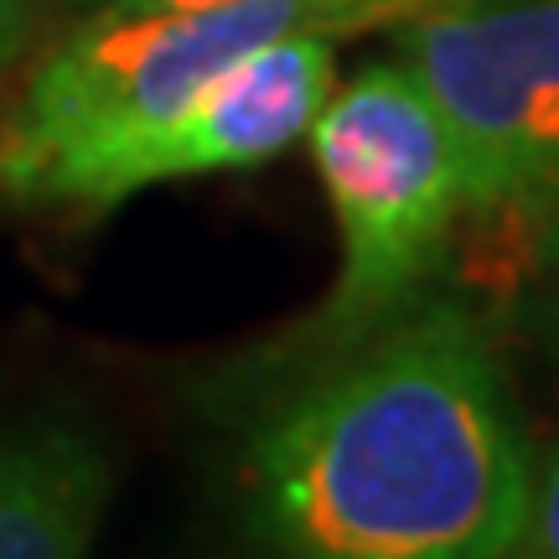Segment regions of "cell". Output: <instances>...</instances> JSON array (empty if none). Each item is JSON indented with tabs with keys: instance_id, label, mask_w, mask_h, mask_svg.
<instances>
[{
	"instance_id": "6da1fadb",
	"label": "cell",
	"mask_w": 559,
	"mask_h": 559,
	"mask_svg": "<svg viewBox=\"0 0 559 559\" xmlns=\"http://www.w3.org/2000/svg\"><path fill=\"white\" fill-rule=\"evenodd\" d=\"M243 440L264 559H502L528 508L519 404L481 321L440 296L270 373Z\"/></svg>"
},
{
	"instance_id": "7a4b0ae2",
	"label": "cell",
	"mask_w": 559,
	"mask_h": 559,
	"mask_svg": "<svg viewBox=\"0 0 559 559\" xmlns=\"http://www.w3.org/2000/svg\"><path fill=\"white\" fill-rule=\"evenodd\" d=\"M419 0H218L99 11L37 62L0 120V192L26 202L47 171L171 120L234 62L280 37L394 26Z\"/></svg>"
},
{
	"instance_id": "3957f363",
	"label": "cell",
	"mask_w": 559,
	"mask_h": 559,
	"mask_svg": "<svg viewBox=\"0 0 559 559\" xmlns=\"http://www.w3.org/2000/svg\"><path fill=\"white\" fill-rule=\"evenodd\" d=\"M306 140L337 213L342 270L290 353L264 362L270 373L321 358L430 296L461 218L456 145L404 62H373L347 88H332Z\"/></svg>"
},
{
	"instance_id": "277c9868",
	"label": "cell",
	"mask_w": 559,
	"mask_h": 559,
	"mask_svg": "<svg viewBox=\"0 0 559 559\" xmlns=\"http://www.w3.org/2000/svg\"><path fill=\"white\" fill-rule=\"evenodd\" d=\"M400 62L456 145L461 218L559 207V0H419Z\"/></svg>"
},
{
	"instance_id": "5b68a950",
	"label": "cell",
	"mask_w": 559,
	"mask_h": 559,
	"mask_svg": "<svg viewBox=\"0 0 559 559\" xmlns=\"http://www.w3.org/2000/svg\"><path fill=\"white\" fill-rule=\"evenodd\" d=\"M332 88H337V37H321V32L280 37L234 62L171 120L47 171L32 187L26 207L32 202L115 207L156 181L260 166L306 140L311 120L332 99Z\"/></svg>"
},
{
	"instance_id": "8992f818",
	"label": "cell",
	"mask_w": 559,
	"mask_h": 559,
	"mask_svg": "<svg viewBox=\"0 0 559 559\" xmlns=\"http://www.w3.org/2000/svg\"><path fill=\"white\" fill-rule=\"evenodd\" d=\"M109 487V445L73 409L0 425V559H88Z\"/></svg>"
},
{
	"instance_id": "52a82bcc",
	"label": "cell",
	"mask_w": 559,
	"mask_h": 559,
	"mask_svg": "<svg viewBox=\"0 0 559 559\" xmlns=\"http://www.w3.org/2000/svg\"><path fill=\"white\" fill-rule=\"evenodd\" d=\"M502 559H559V440L544 472L528 487V508H523L519 539Z\"/></svg>"
},
{
	"instance_id": "ba28073f",
	"label": "cell",
	"mask_w": 559,
	"mask_h": 559,
	"mask_svg": "<svg viewBox=\"0 0 559 559\" xmlns=\"http://www.w3.org/2000/svg\"><path fill=\"white\" fill-rule=\"evenodd\" d=\"M539 275H544V290H549V311L559 321V207L539 223Z\"/></svg>"
},
{
	"instance_id": "9c48e42d",
	"label": "cell",
	"mask_w": 559,
	"mask_h": 559,
	"mask_svg": "<svg viewBox=\"0 0 559 559\" xmlns=\"http://www.w3.org/2000/svg\"><path fill=\"white\" fill-rule=\"evenodd\" d=\"M26 26H32V0H0V68L16 58Z\"/></svg>"
},
{
	"instance_id": "30bf717a",
	"label": "cell",
	"mask_w": 559,
	"mask_h": 559,
	"mask_svg": "<svg viewBox=\"0 0 559 559\" xmlns=\"http://www.w3.org/2000/svg\"><path fill=\"white\" fill-rule=\"evenodd\" d=\"M99 11H156V5H218V0H94Z\"/></svg>"
}]
</instances>
